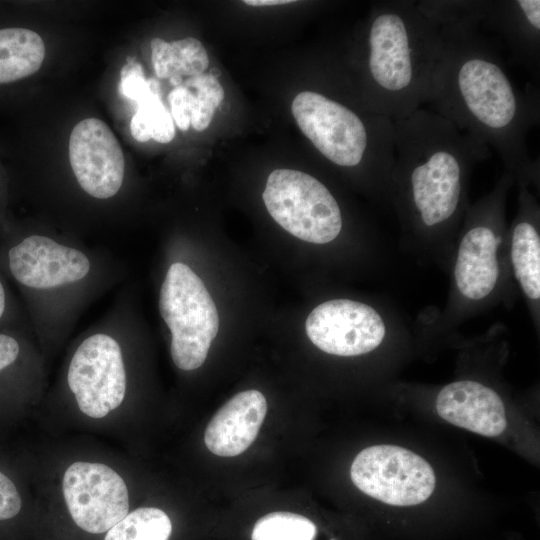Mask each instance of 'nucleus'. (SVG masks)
<instances>
[{
	"label": "nucleus",
	"instance_id": "nucleus-7",
	"mask_svg": "<svg viewBox=\"0 0 540 540\" xmlns=\"http://www.w3.org/2000/svg\"><path fill=\"white\" fill-rule=\"evenodd\" d=\"M270 216L303 241L326 244L342 230L341 208L326 185L298 170L276 169L262 194Z\"/></svg>",
	"mask_w": 540,
	"mask_h": 540
},
{
	"label": "nucleus",
	"instance_id": "nucleus-24",
	"mask_svg": "<svg viewBox=\"0 0 540 540\" xmlns=\"http://www.w3.org/2000/svg\"><path fill=\"white\" fill-rule=\"evenodd\" d=\"M119 91L136 104L154 91H160L159 83L154 78L146 79L142 65L128 57L120 73Z\"/></svg>",
	"mask_w": 540,
	"mask_h": 540
},
{
	"label": "nucleus",
	"instance_id": "nucleus-4",
	"mask_svg": "<svg viewBox=\"0 0 540 540\" xmlns=\"http://www.w3.org/2000/svg\"><path fill=\"white\" fill-rule=\"evenodd\" d=\"M440 42L439 24L418 2H382L365 33V105L396 121L427 103Z\"/></svg>",
	"mask_w": 540,
	"mask_h": 540
},
{
	"label": "nucleus",
	"instance_id": "nucleus-9",
	"mask_svg": "<svg viewBox=\"0 0 540 540\" xmlns=\"http://www.w3.org/2000/svg\"><path fill=\"white\" fill-rule=\"evenodd\" d=\"M62 491L72 520L90 534L107 532L129 511L124 480L105 464H71L64 473Z\"/></svg>",
	"mask_w": 540,
	"mask_h": 540
},
{
	"label": "nucleus",
	"instance_id": "nucleus-10",
	"mask_svg": "<svg viewBox=\"0 0 540 540\" xmlns=\"http://www.w3.org/2000/svg\"><path fill=\"white\" fill-rule=\"evenodd\" d=\"M69 162L75 183L94 202L109 203L125 184V158L114 133L102 120L78 122L69 138Z\"/></svg>",
	"mask_w": 540,
	"mask_h": 540
},
{
	"label": "nucleus",
	"instance_id": "nucleus-20",
	"mask_svg": "<svg viewBox=\"0 0 540 540\" xmlns=\"http://www.w3.org/2000/svg\"><path fill=\"white\" fill-rule=\"evenodd\" d=\"M173 523L169 515L156 507H140L110 528L103 540H170Z\"/></svg>",
	"mask_w": 540,
	"mask_h": 540
},
{
	"label": "nucleus",
	"instance_id": "nucleus-5",
	"mask_svg": "<svg viewBox=\"0 0 540 540\" xmlns=\"http://www.w3.org/2000/svg\"><path fill=\"white\" fill-rule=\"evenodd\" d=\"M291 110L301 132L329 162L345 169L365 167L377 182L389 183L393 121L311 90L298 93Z\"/></svg>",
	"mask_w": 540,
	"mask_h": 540
},
{
	"label": "nucleus",
	"instance_id": "nucleus-28",
	"mask_svg": "<svg viewBox=\"0 0 540 540\" xmlns=\"http://www.w3.org/2000/svg\"><path fill=\"white\" fill-rule=\"evenodd\" d=\"M246 5L251 6H270V5H282L292 3V0H245Z\"/></svg>",
	"mask_w": 540,
	"mask_h": 540
},
{
	"label": "nucleus",
	"instance_id": "nucleus-19",
	"mask_svg": "<svg viewBox=\"0 0 540 540\" xmlns=\"http://www.w3.org/2000/svg\"><path fill=\"white\" fill-rule=\"evenodd\" d=\"M514 274L523 292L531 300L540 297V237L535 225L520 220L514 226L511 240Z\"/></svg>",
	"mask_w": 540,
	"mask_h": 540
},
{
	"label": "nucleus",
	"instance_id": "nucleus-2",
	"mask_svg": "<svg viewBox=\"0 0 540 540\" xmlns=\"http://www.w3.org/2000/svg\"><path fill=\"white\" fill-rule=\"evenodd\" d=\"M0 268L18 285L27 320L41 344L63 342L84 311L126 282L124 260L109 249L45 227L10 228Z\"/></svg>",
	"mask_w": 540,
	"mask_h": 540
},
{
	"label": "nucleus",
	"instance_id": "nucleus-13",
	"mask_svg": "<svg viewBox=\"0 0 540 540\" xmlns=\"http://www.w3.org/2000/svg\"><path fill=\"white\" fill-rule=\"evenodd\" d=\"M266 412L267 401L260 391L237 393L208 423L204 433L206 447L221 457L240 455L256 439Z\"/></svg>",
	"mask_w": 540,
	"mask_h": 540
},
{
	"label": "nucleus",
	"instance_id": "nucleus-1",
	"mask_svg": "<svg viewBox=\"0 0 540 540\" xmlns=\"http://www.w3.org/2000/svg\"><path fill=\"white\" fill-rule=\"evenodd\" d=\"M440 28V49L427 103L487 148L506 168L528 176L534 168L527 136L538 123L536 100L513 83L496 44L478 31L487 1H421Z\"/></svg>",
	"mask_w": 540,
	"mask_h": 540
},
{
	"label": "nucleus",
	"instance_id": "nucleus-12",
	"mask_svg": "<svg viewBox=\"0 0 540 540\" xmlns=\"http://www.w3.org/2000/svg\"><path fill=\"white\" fill-rule=\"evenodd\" d=\"M446 422L485 437H497L507 427L504 403L491 388L472 380L444 386L435 401Z\"/></svg>",
	"mask_w": 540,
	"mask_h": 540
},
{
	"label": "nucleus",
	"instance_id": "nucleus-25",
	"mask_svg": "<svg viewBox=\"0 0 540 540\" xmlns=\"http://www.w3.org/2000/svg\"><path fill=\"white\" fill-rule=\"evenodd\" d=\"M21 510L22 499L16 485L0 470V524L15 519Z\"/></svg>",
	"mask_w": 540,
	"mask_h": 540
},
{
	"label": "nucleus",
	"instance_id": "nucleus-23",
	"mask_svg": "<svg viewBox=\"0 0 540 540\" xmlns=\"http://www.w3.org/2000/svg\"><path fill=\"white\" fill-rule=\"evenodd\" d=\"M28 328L31 329L29 324L0 328V379L15 369L24 354L31 351Z\"/></svg>",
	"mask_w": 540,
	"mask_h": 540
},
{
	"label": "nucleus",
	"instance_id": "nucleus-26",
	"mask_svg": "<svg viewBox=\"0 0 540 540\" xmlns=\"http://www.w3.org/2000/svg\"><path fill=\"white\" fill-rule=\"evenodd\" d=\"M1 271L0 268V328L29 324L13 300Z\"/></svg>",
	"mask_w": 540,
	"mask_h": 540
},
{
	"label": "nucleus",
	"instance_id": "nucleus-22",
	"mask_svg": "<svg viewBox=\"0 0 540 540\" xmlns=\"http://www.w3.org/2000/svg\"><path fill=\"white\" fill-rule=\"evenodd\" d=\"M185 99L190 113V126L205 130L211 123L216 108L224 99V90L218 78L201 74L183 80Z\"/></svg>",
	"mask_w": 540,
	"mask_h": 540
},
{
	"label": "nucleus",
	"instance_id": "nucleus-8",
	"mask_svg": "<svg viewBox=\"0 0 540 540\" xmlns=\"http://www.w3.org/2000/svg\"><path fill=\"white\" fill-rule=\"evenodd\" d=\"M350 477L362 493L394 508L419 506L436 487L435 472L427 460L391 444L361 450L351 464Z\"/></svg>",
	"mask_w": 540,
	"mask_h": 540
},
{
	"label": "nucleus",
	"instance_id": "nucleus-29",
	"mask_svg": "<svg viewBox=\"0 0 540 540\" xmlns=\"http://www.w3.org/2000/svg\"><path fill=\"white\" fill-rule=\"evenodd\" d=\"M2 195L0 194V232L5 236L7 232L9 231V227L7 223L4 221L2 217Z\"/></svg>",
	"mask_w": 540,
	"mask_h": 540
},
{
	"label": "nucleus",
	"instance_id": "nucleus-18",
	"mask_svg": "<svg viewBox=\"0 0 540 540\" xmlns=\"http://www.w3.org/2000/svg\"><path fill=\"white\" fill-rule=\"evenodd\" d=\"M313 518L293 511H270L252 524L249 540H345L337 532L323 533Z\"/></svg>",
	"mask_w": 540,
	"mask_h": 540
},
{
	"label": "nucleus",
	"instance_id": "nucleus-27",
	"mask_svg": "<svg viewBox=\"0 0 540 540\" xmlns=\"http://www.w3.org/2000/svg\"><path fill=\"white\" fill-rule=\"evenodd\" d=\"M167 99L173 121L180 130L187 131L190 127V113L185 99L184 86L174 87L168 94Z\"/></svg>",
	"mask_w": 540,
	"mask_h": 540
},
{
	"label": "nucleus",
	"instance_id": "nucleus-17",
	"mask_svg": "<svg viewBox=\"0 0 540 540\" xmlns=\"http://www.w3.org/2000/svg\"><path fill=\"white\" fill-rule=\"evenodd\" d=\"M151 62L155 74L160 79H168L177 87L183 83V77L201 75L208 68L209 57L203 44L196 38L166 42L153 38L150 42Z\"/></svg>",
	"mask_w": 540,
	"mask_h": 540
},
{
	"label": "nucleus",
	"instance_id": "nucleus-11",
	"mask_svg": "<svg viewBox=\"0 0 540 540\" xmlns=\"http://www.w3.org/2000/svg\"><path fill=\"white\" fill-rule=\"evenodd\" d=\"M305 330L318 349L341 357L375 350L386 334L384 321L373 307L349 299H333L315 307Z\"/></svg>",
	"mask_w": 540,
	"mask_h": 540
},
{
	"label": "nucleus",
	"instance_id": "nucleus-16",
	"mask_svg": "<svg viewBox=\"0 0 540 540\" xmlns=\"http://www.w3.org/2000/svg\"><path fill=\"white\" fill-rule=\"evenodd\" d=\"M44 57L45 45L38 33L21 26L0 27V86L33 75Z\"/></svg>",
	"mask_w": 540,
	"mask_h": 540
},
{
	"label": "nucleus",
	"instance_id": "nucleus-14",
	"mask_svg": "<svg viewBox=\"0 0 540 540\" xmlns=\"http://www.w3.org/2000/svg\"><path fill=\"white\" fill-rule=\"evenodd\" d=\"M481 24L500 36L515 60L539 68V0L487 1Z\"/></svg>",
	"mask_w": 540,
	"mask_h": 540
},
{
	"label": "nucleus",
	"instance_id": "nucleus-6",
	"mask_svg": "<svg viewBox=\"0 0 540 540\" xmlns=\"http://www.w3.org/2000/svg\"><path fill=\"white\" fill-rule=\"evenodd\" d=\"M159 314L170 333L174 365L193 371L205 362L219 315L201 277L180 258L170 259L158 291Z\"/></svg>",
	"mask_w": 540,
	"mask_h": 540
},
{
	"label": "nucleus",
	"instance_id": "nucleus-21",
	"mask_svg": "<svg viewBox=\"0 0 540 540\" xmlns=\"http://www.w3.org/2000/svg\"><path fill=\"white\" fill-rule=\"evenodd\" d=\"M137 110L130 122L132 137L138 142L150 139L166 144L175 136L171 113L163 104L160 91H154L137 103Z\"/></svg>",
	"mask_w": 540,
	"mask_h": 540
},
{
	"label": "nucleus",
	"instance_id": "nucleus-3",
	"mask_svg": "<svg viewBox=\"0 0 540 540\" xmlns=\"http://www.w3.org/2000/svg\"><path fill=\"white\" fill-rule=\"evenodd\" d=\"M393 126L389 182L424 227L450 223L462 205L469 170L490 149L431 109L421 107Z\"/></svg>",
	"mask_w": 540,
	"mask_h": 540
},
{
	"label": "nucleus",
	"instance_id": "nucleus-15",
	"mask_svg": "<svg viewBox=\"0 0 540 540\" xmlns=\"http://www.w3.org/2000/svg\"><path fill=\"white\" fill-rule=\"evenodd\" d=\"M498 237L485 224L471 227L462 237L454 269L456 286L469 300H481L495 288L499 276Z\"/></svg>",
	"mask_w": 540,
	"mask_h": 540
}]
</instances>
